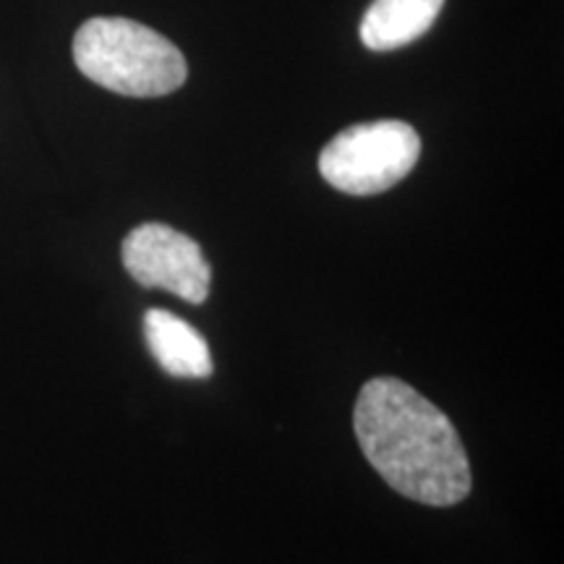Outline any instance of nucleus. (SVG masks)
Here are the masks:
<instances>
[{
  "instance_id": "1",
  "label": "nucleus",
  "mask_w": 564,
  "mask_h": 564,
  "mask_svg": "<svg viewBox=\"0 0 564 564\" xmlns=\"http://www.w3.org/2000/svg\"><path fill=\"white\" fill-rule=\"evenodd\" d=\"M352 429L373 470L413 502L449 507L470 494L474 474L455 423L408 382L369 379Z\"/></svg>"
},
{
  "instance_id": "2",
  "label": "nucleus",
  "mask_w": 564,
  "mask_h": 564,
  "mask_svg": "<svg viewBox=\"0 0 564 564\" xmlns=\"http://www.w3.org/2000/svg\"><path fill=\"white\" fill-rule=\"evenodd\" d=\"M74 61L89 82L126 97H162L181 89L186 58L171 40L121 17L84 21L74 37Z\"/></svg>"
},
{
  "instance_id": "3",
  "label": "nucleus",
  "mask_w": 564,
  "mask_h": 564,
  "mask_svg": "<svg viewBox=\"0 0 564 564\" xmlns=\"http://www.w3.org/2000/svg\"><path fill=\"white\" fill-rule=\"evenodd\" d=\"M421 158V137L403 121L358 123L337 133L319 154V173L350 196H373L398 186Z\"/></svg>"
},
{
  "instance_id": "4",
  "label": "nucleus",
  "mask_w": 564,
  "mask_h": 564,
  "mask_svg": "<svg viewBox=\"0 0 564 564\" xmlns=\"http://www.w3.org/2000/svg\"><path fill=\"white\" fill-rule=\"evenodd\" d=\"M126 272L141 288H160L188 303H204L212 285V267L202 246L165 223H144L123 238Z\"/></svg>"
},
{
  "instance_id": "5",
  "label": "nucleus",
  "mask_w": 564,
  "mask_h": 564,
  "mask_svg": "<svg viewBox=\"0 0 564 564\" xmlns=\"http://www.w3.org/2000/svg\"><path fill=\"white\" fill-rule=\"evenodd\" d=\"M144 337L162 371L178 379H207L215 361L199 329L165 308L144 314Z\"/></svg>"
},
{
  "instance_id": "6",
  "label": "nucleus",
  "mask_w": 564,
  "mask_h": 564,
  "mask_svg": "<svg viewBox=\"0 0 564 564\" xmlns=\"http://www.w3.org/2000/svg\"><path fill=\"white\" fill-rule=\"evenodd\" d=\"M444 0H373L361 21V40L369 51L387 53L411 45L432 30Z\"/></svg>"
}]
</instances>
